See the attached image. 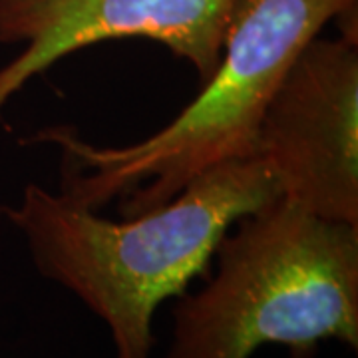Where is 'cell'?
<instances>
[{"label": "cell", "mask_w": 358, "mask_h": 358, "mask_svg": "<svg viewBox=\"0 0 358 358\" xmlns=\"http://www.w3.org/2000/svg\"><path fill=\"white\" fill-rule=\"evenodd\" d=\"M247 0H0V42L24 50L0 68V112L30 78L103 40L150 38L187 60L201 82L223 56Z\"/></svg>", "instance_id": "5b68a950"}, {"label": "cell", "mask_w": 358, "mask_h": 358, "mask_svg": "<svg viewBox=\"0 0 358 358\" xmlns=\"http://www.w3.org/2000/svg\"><path fill=\"white\" fill-rule=\"evenodd\" d=\"M357 2L247 0L219 66L166 128L122 148L88 143L72 128L40 129L26 143H52L62 154V193L78 203L98 209L124 197L126 217L154 209L207 169L257 155L263 115L289 64Z\"/></svg>", "instance_id": "7a4b0ae2"}, {"label": "cell", "mask_w": 358, "mask_h": 358, "mask_svg": "<svg viewBox=\"0 0 358 358\" xmlns=\"http://www.w3.org/2000/svg\"><path fill=\"white\" fill-rule=\"evenodd\" d=\"M257 155L281 195L358 225V42L315 36L271 96Z\"/></svg>", "instance_id": "277c9868"}, {"label": "cell", "mask_w": 358, "mask_h": 358, "mask_svg": "<svg viewBox=\"0 0 358 358\" xmlns=\"http://www.w3.org/2000/svg\"><path fill=\"white\" fill-rule=\"evenodd\" d=\"M225 233L217 273L181 294L167 358H251L282 345L313 358L322 341L358 346V225L277 197Z\"/></svg>", "instance_id": "3957f363"}, {"label": "cell", "mask_w": 358, "mask_h": 358, "mask_svg": "<svg viewBox=\"0 0 358 358\" xmlns=\"http://www.w3.org/2000/svg\"><path fill=\"white\" fill-rule=\"evenodd\" d=\"M277 197V179L253 155L207 169L169 201L122 223L36 183L0 213L24 235L42 277L108 324L115 358H150L155 308L209 271L219 241L239 219Z\"/></svg>", "instance_id": "6da1fadb"}]
</instances>
